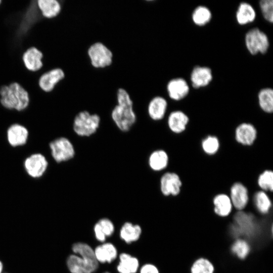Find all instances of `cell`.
<instances>
[{
    "mask_svg": "<svg viewBox=\"0 0 273 273\" xmlns=\"http://www.w3.org/2000/svg\"><path fill=\"white\" fill-rule=\"evenodd\" d=\"M94 250L98 263H111L116 259L118 255L116 247L110 242L103 243L97 246Z\"/></svg>",
    "mask_w": 273,
    "mask_h": 273,
    "instance_id": "cell-18",
    "label": "cell"
},
{
    "mask_svg": "<svg viewBox=\"0 0 273 273\" xmlns=\"http://www.w3.org/2000/svg\"><path fill=\"white\" fill-rule=\"evenodd\" d=\"M233 256L240 261H245L249 258L252 247L250 241L243 238H237L233 240L229 247Z\"/></svg>",
    "mask_w": 273,
    "mask_h": 273,
    "instance_id": "cell-13",
    "label": "cell"
},
{
    "mask_svg": "<svg viewBox=\"0 0 273 273\" xmlns=\"http://www.w3.org/2000/svg\"><path fill=\"white\" fill-rule=\"evenodd\" d=\"M148 165L154 171H161L165 169L168 164L169 157L167 152L162 149L153 151L148 158Z\"/></svg>",
    "mask_w": 273,
    "mask_h": 273,
    "instance_id": "cell-22",
    "label": "cell"
},
{
    "mask_svg": "<svg viewBox=\"0 0 273 273\" xmlns=\"http://www.w3.org/2000/svg\"><path fill=\"white\" fill-rule=\"evenodd\" d=\"M117 104L111 111V118L122 132L129 131L136 121L133 103L127 91L119 88L116 93Z\"/></svg>",
    "mask_w": 273,
    "mask_h": 273,
    "instance_id": "cell-1",
    "label": "cell"
},
{
    "mask_svg": "<svg viewBox=\"0 0 273 273\" xmlns=\"http://www.w3.org/2000/svg\"><path fill=\"white\" fill-rule=\"evenodd\" d=\"M211 16V13L208 8L200 6L195 8L193 11L192 20L195 24L203 26L210 21Z\"/></svg>",
    "mask_w": 273,
    "mask_h": 273,
    "instance_id": "cell-30",
    "label": "cell"
},
{
    "mask_svg": "<svg viewBox=\"0 0 273 273\" xmlns=\"http://www.w3.org/2000/svg\"><path fill=\"white\" fill-rule=\"evenodd\" d=\"M3 270V264L1 261H0V273H2Z\"/></svg>",
    "mask_w": 273,
    "mask_h": 273,
    "instance_id": "cell-37",
    "label": "cell"
},
{
    "mask_svg": "<svg viewBox=\"0 0 273 273\" xmlns=\"http://www.w3.org/2000/svg\"><path fill=\"white\" fill-rule=\"evenodd\" d=\"M51 154L57 163L66 162L74 158L75 150L72 142L66 137H60L49 144Z\"/></svg>",
    "mask_w": 273,
    "mask_h": 273,
    "instance_id": "cell-6",
    "label": "cell"
},
{
    "mask_svg": "<svg viewBox=\"0 0 273 273\" xmlns=\"http://www.w3.org/2000/svg\"><path fill=\"white\" fill-rule=\"evenodd\" d=\"M212 79V71L207 67L196 66L191 73V80L195 88L205 86L208 85Z\"/></svg>",
    "mask_w": 273,
    "mask_h": 273,
    "instance_id": "cell-20",
    "label": "cell"
},
{
    "mask_svg": "<svg viewBox=\"0 0 273 273\" xmlns=\"http://www.w3.org/2000/svg\"><path fill=\"white\" fill-rule=\"evenodd\" d=\"M104 273H110V272H109L108 271H106V272H104Z\"/></svg>",
    "mask_w": 273,
    "mask_h": 273,
    "instance_id": "cell-38",
    "label": "cell"
},
{
    "mask_svg": "<svg viewBox=\"0 0 273 273\" xmlns=\"http://www.w3.org/2000/svg\"><path fill=\"white\" fill-rule=\"evenodd\" d=\"M167 102L166 100L161 96H156L149 102L147 108L149 117L154 121L162 119L166 114Z\"/></svg>",
    "mask_w": 273,
    "mask_h": 273,
    "instance_id": "cell-17",
    "label": "cell"
},
{
    "mask_svg": "<svg viewBox=\"0 0 273 273\" xmlns=\"http://www.w3.org/2000/svg\"><path fill=\"white\" fill-rule=\"evenodd\" d=\"M100 116L96 113H90L87 110L79 112L73 120V130L80 137H89L95 134L99 128Z\"/></svg>",
    "mask_w": 273,
    "mask_h": 273,
    "instance_id": "cell-4",
    "label": "cell"
},
{
    "mask_svg": "<svg viewBox=\"0 0 273 273\" xmlns=\"http://www.w3.org/2000/svg\"><path fill=\"white\" fill-rule=\"evenodd\" d=\"M105 236L107 237L112 235L115 231V227L112 221L107 218L100 219L97 222Z\"/></svg>",
    "mask_w": 273,
    "mask_h": 273,
    "instance_id": "cell-34",
    "label": "cell"
},
{
    "mask_svg": "<svg viewBox=\"0 0 273 273\" xmlns=\"http://www.w3.org/2000/svg\"><path fill=\"white\" fill-rule=\"evenodd\" d=\"M29 102L28 93L19 84L0 86V103L4 108L20 112L27 108Z\"/></svg>",
    "mask_w": 273,
    "mask_h": 273,
    "instance_id": "cell-3",
    "label": "cell"
},
{
    "mask_svg": "<svg viewBox=\"0 0 273 273\" xmlns=\"http://www.w3.org/2000/svg\"><path fill=\"white\" fill-rule=\"evenodd\" d=\"M258 102L261 109L266 113L273 111V90L270 88H263L258 93Z\"/></svg>",
    "mask_w": 273,
    "mask_h": 273,
    "instance_id": "cell-29",
    "label": "cell"
},
{
    "mask_svg": "<svg viewBox=\"0 0 273 273\" xmlns=\"http://www.w3.org/2000/svg\"><path fill=\"white\" fill-rule=\"evenodd\" d=\"M257 184L261 191H270L273 190V172L270 170H265L258 176Z\"/></svg>",
    "mask_w": 273,
    "mask_h": 273,
    "instance_id": "cell-31",
    "label": "cell"
},
{
    "mask_svg": "<svg viewBox=\"0 0 273 273\" xmlns=\"http://www.w3.org/2000/svg\"><path fill=\"white\" fill-rule=\"evenodd\" d=\"M28 135L29 132L27 128L17 123L11 124L7 130L8 142L13 147L26 144Z\"/></svg>",
    "mask_w": 273,
    "mask_h": 273,
    "instance_id": "cell-11",
    "label": "cell"
},
{
    "mask_svg": "<svg viewBox=\"0 0 273 273\" xmlns=\"http://www.w3.org/2000/svg\"><path fill=\"white\" fill-rule=\"evenodd\" d=\"M94 232L96 239L100 242L104 243L106 241V237L102 232L98 222L94 226Z\"/></svg>",
    "mask_w": 273,
    "mask_h": 273,
    "instance_id": "cell-36",
    "label": "cell"
},
{
    "mask_svg": "<svg viewBox=\"0 0 273 273\" xmlns=\"http://www.w3.org/2000/svg\"><path fill=\"white\" fill-rule=\"evenodd\" d=\"M42 57L40 51L34 47H31L24 53L22 60L25 67L28 70L35 72L42 67Z\"/></svg>",
    "mask_w": 273,
    "mask_h": 273,
    "instance_id": "cell-19",
    "label": "cell"
},
{
    "mask_svg": "<svg viewBox=\"0 0 273 273\" xmlns=\"http://www.w3.org/2000/svg\"><path fill=\"white\" fill-rule=\"evenodd\" d=\"M119 261L117 266L119 273H136L139 268L138 259L127 253H122L119 256Z\"/></svg>",
    "mask_w": 273,
    "mask_h": 273,
    "instance_id": "cell-23",
    "label": "cell"
},
{
    "mask_svg": "<svg viewBox=\"0 0 273 273\" xmlns=\"http://www.w3.org/2000/svg\"><path fill=\"white\" fill-rule=\"evenodd\" d=\"M189 86L187 81L181 78L171 79L167 84V90L170 99L179 101L187 96Z\"/></svg>",
    "mask_w": 273,
    "mask_h": 273,
    "instance_id": "cell-16",
    "label": "cell"
},
{
    "mask_svg": "<svg viewBox=\"0 0 273 273\" xmlns=\"http://www.w3.org/2000/svg\"><path fill=\"white\" fill-rule=\"evenodd\" d=\"M37 5L41 14L45 18H54L61 11V5L58 0H37Z\"/></svg>",
    "mask_w": 273,
    "mask_h": 273,
    "instance_id": "cell-24",
    "label": "cell"
},
{
    "mask_svg": "<svg viewBox=\"0 0 273 273\" xmlns=\"http://www.w3.org/2000/svg\"><path fill=\"white\" fill-rule=\"evenodd\" d=\"M245 44L248 51L252 55H256L258 53H266L269 43L265 33L258 28H254L246 34Z\"/></svg>",
    "mask_w": 273,
    "mask_h": 273,
    "instance_id": "cell-7",
    "label": "cell"
},
{
    "mask_svg": "<svg viewBox=\"0 0 273 273\" xmlns=\"http://www.w3.org/2000/svg\"><path fill=\"white\" fill-rule=\"evenodd\" d=\"M48 162L40 153H34L27 157L24 161V169L30 177L39 178L46 171Z\"/></svg>",
    "mask_w": 273,
    "mask_h": 273,
    "instance_id": "cell-8",
    "label": "cell"
},
{
    "mask_svg": "<svg viewBox=\"0 0 273 273\" xmlns=\"http://www.w3.org/2000/svg\"><path fill=\"white\" fill-rule=\"evenodd\" d=\"M188 116L179 110L171 112L167 119V125L169 129L175 133H180L186 128L189 122Z\"/></svg>",
    "mask_w": 273,
    "mask_h": 273,
    "instance_id": "cell-21",
    "label": "cell"
},
{
    "mask_svg": "<svg viewBox=\"0 0 273 273\" xmlns=\"http://www.w3.org/2000/svg\"><path fill=\"white\" fill-rule=\"evenodd\" d=\"M140 273H160L158 267L152 263H146L140 268Z\"/></svg>",
    "mask_w": 273,
    "mask_h": 273,
    "instance_id": "cell-35",
    "label": "cell"
},
{
    "mask_svg": "<svg viewBox=\"0 0 273 273\" xmlns=\"http://www.w3.org/2000/svg\"><path fill=\"white\" fill-rule=\"evenodd\" d=\"M74 253L67 259V265L71 273H93L99 267L94 249L88 244L77 242L73 244Z\"/></svg>",
    "mask_w": 273,
    "mask_h": 273,
    "instance_id": "cell-2",
    "label": "cell"
},
{
    "mask_svg": "<svg viewBox=\"0 0 273 273\" xmlns=\"http://www.w3.org/2000/svg\"><path fill=\"white\" fill-rule=\"evenodd\" d=\"M216 267L209 258L200 256L196 258L191 263L189 273H215Z\"/></svg>",
    "mask_w": 273,
    "mask_h": 273,
    "instance_id": "cell-26",
    "label": "cell"
},
{
    "mask_svg": "<svg viewBox=\"0 0 273 273\" xmlns=\"http://www.w3.org/2000/svg\"><path fill=\"white\" fill-rule=\"evenodd\" d=\"M1 2H2V0H0V4H1Z\"/></svg>",
    "mask_w": 273,
    "mask_h": 273,
    "instance_id": "cell-39",
    "label": "cell"
},
{
    "mask_svg": "<svg viewBox=\"0 0 273 273\" xmlns=\"http://www.w3.org/2000/svg\"><path fill=\"white\" fill-rule=\"evenodd\" d=\"M253 203L257 212L261 215L268 214L272 206L269 196L265 192L261 190L254 194Z\"/></svg>",
    "mask_w": 273,
    "mask_h": 273,
    "instance_id": "cell-28",
    "label": "cell"
},
{
    "mask_svg": "<svg viewBox=\"0 0 273 273\" xmlns=\"http://www.w3.org/2000/svg\"><path fill=\"white\" fill-rule=\"evenodd\" d=\"M64 77V72L61 69H54L41 75L38 80V85L43 91L50 92Z\"/></svg>",
    "mask_w": 273,
    "mask_h": 273,
    "instance_id": "cell-12",
    "label": "cell"
},
{
    "mask_svg": "<svg viewBox=\"0 0 273 273\" xmlns=\"http://www.w3.org/2000/svg\"><path fill=\"white\" fill-rule=\"evenodd\" d=\"M259 5L264 18L269 22L273 21L272 0H261Z\"/></svg>",
    "mask_w": 273,
    "mask_h": 273,
    "instance_id": "cell-33",
    "label": "cell"
},
{
    "mask_svg": "<svg viewBox=\"0 0 273 273\" xmlns=\"http://www.w3.org/2000/svg\"><path fill=\"white\" fill-rule=\"evenodd\" d=\"M257 137V130L253 125L249 123L239 124L235 130V139L237 142L244 146H250Z\"/></svg>",
    "mask_w": 273,
    "mask_h": 273,
    "instance_id": "cell-14",
    "label": "cell"
},
{
    "mask_svg": "<svg viewBox=\"0 0 273 273\" xmlns=\"http://www.w3.org/2000/svg\"><path fill=\"white\" fill-rule=\"evenodd\" d=\"M142 232L140 225L126 222L121 226L119 235L120 238L126 243L129 244L138 241L141 237Z\"/></svg>",
    "mask_w": 273,
    "mask_h": 273,
    "instance_id": "cell-25",
    "label": "cell"
},
{
    "mask_svg": "<svg viewBox=\"0 0 273 273\" xmlns=\"http://www.w3.org/2000/svg\"><path fill=\"white\" fill-rule=\"evenodd\" d=\"M202 148L205 153L208 155L215 154L219 148L218 138L213 135L207 136L202 142Z\"/></svg>",
    "mask_w": 273,
    "mask_h": 273,
    "instance_id": "cell-32",
    "label": "cell"
},
{
    "mask_svg": "<svg viewBox=\"0 0 273 273\" xmlns=\"http://www.w3.org/2000/svg\"><path fill=\"white\" fill-rule=\"evenodd\" d=\"M87 55L92 66L95 68L108 67L113 62L112 52L101 42L92 44L88 48Z\"/></svg>",
    "mask_w": 273,
    "mask_h": 273,
    "instance_id": "cell-5",
    "label": "cell"
},
{
    "mask_svg": "<svg viewBox=\"0 0 273 273\" xmlns=\"http://www.w3.org/2000/svg\"><path fill=\"white\" fill-rule=\"evenodd\" d=\"M182 182L179 175L173 172H166L160 179V189L165 196H176L180 192Z\"/></svg>",
    "mask_w": 273,
    "mask_h": 273,
    "instance_id": "cell-9",
    "label": "cell"
},
{
    "mask_svg": "<svg viewBox=\"0 0 273 273\" xmlns=\"http://www.w3.org/2000/svg\"><path fill=\"white\" fill-rule=\"evenodd\" d=\"M256 17L253 7L249 3H241L236 12V19L240 25H245L253 22Z\"/></svg>",
    "mask_w": 273,
    "mask_h": 273,
    "instance_id": "cell-27",
    "label": "cell"
},
{
    "mask_svg": "<svg viewBox=\"0 0 273 273\" xmlns=\"http://www.w3.org/2000/svg\"><path fill=\"white\" fill-rule=\"evenodd\" d=\"M213 212L220 218H226L232 212L233 206L230 196L223 193L216 195L213 199Z\"/></svg>",
    "mask_w": 273,
    "mask_h": 273,
    "instance_id": "cell-15",
    "label": "cell"
},
{
    "mask_svg": "<svg viewBox=\"0 0 273 273\" xmlns=\"http://www.w3.org/2000/svg\"><path fill=\"white\" fill-rule=\"evenodd\" d=\"M230 198L233 208L237 211L244 210L247 207L249 200L248 191L242 183H234L231 188Z\"/></svg>",
    "mask_w": 273,
    "mask_h": 273,
    "instance_id": "cell-10",
    "label": "cell"
}]
</instances>
